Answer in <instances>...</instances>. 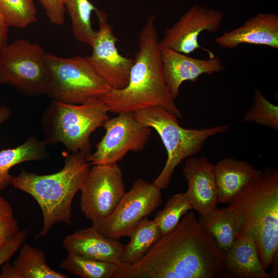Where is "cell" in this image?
Here are the masks:
<instances>
[{
    "label": "cell",
    "mask_w": 278,
    "mask_h": 278,
    "mask_svg": "<svg viewBox=\"0 0 278 278\" xmlns=\"http://www.w3.org/2000/svg\"><path fill=\"white\" fill-rule=\"evenodd\" d=\"M80 190L81 211L86 218L92 221L105 219L125 193L123 171L117 163L93 165Z\"/></svg>",
    "instance_id": "11"
},
{
    "label": "cell",
    "mask_w": 278,
    "mask_h": 278,
    "mask_svg": "<svg viewBox=\"0 0 278 278\" xmlns=\"http://www.w3.org/2000/svg\"><path fill=\"white\" fill-rule=\"evenodd\" d=\"M45 62L49 74L46 94L54 101L74 105L102 101L112 89L86 57L62 58L46 53Z\"/></svg>",
    "instance_id": "7"
},
{
    "label": "cell",
    "mask_w": 278,
    "mask_h": 278,
    "mask_svg": "<svg viewBox=\"0 0 278 278\" xmlns=\"http://www.w3.org/2000/svg\"><path fill=\"white\" fill-rule=\"evenodd\" d=\"M59 266L69 273L83 278H114L118 265L89 259L67 252Z\"/></svg>",
    "instance_id": "25"
},
{
    "label": "cell",
    "mask_w": 278,
    "mask_h": 278,
    "mask_svg": "<svg viewBox=\"0 0 278 278\" xmlns=\"http://www.w3.org/2000/svg\"><path fill=\"white\" fill-rule=\"evenodd\" d=\"M133 114L141 124L156 131L166 148L165 166L153 182L161 190L168 186L175 168L181 162L197 154L209 137L227 131L230 126L185 128L179 125L175 114L160 107L140 110Z\"/></svg>",
    "instance_id": "5"
},
{
    "label": "cell",
    "mask_w": 278,
    "mask_h": 278,
    "mask_svg": "<svg viewBox=\"0 0 278 278\" xmlns=\"http://www.w3.org/2000/svg\"><path fill=\"white\" fill-rule=\"evenodd\" d=\"M183 173L188 185L185 193L193 210L202 215L215 208L218 202L215 165L205 157H190L186 159Z\"/></svg>",
    "instance_id": "15"
},
{
    "label": "cell",
    "mask_w": 278,
    "mask_h": 278,
    "mask_svg": "<svg viewBox=\"0 0 278 278\" xmlns=\"http://www.w3.org/2000/svg\"><path fill=\"white\" fill-rule=\"evenodd\" d=\"M95 12L98 19L99 29L96 31L91 46L92 54L86 58L112 89H122L128 84L134 59L119 54L116 46L118 40L108 23L107 14L98 9Z\"/></svg>",
    "instance_id": "12"
},
{
    "label": "cell",
    "mask_w": 278,
    "mask_h": 278,
    "mask_svg": "<svg viewBox=\"0 0 278 278\" xmlns=\"http://www.w3.org/2000/svg\"><path fill=\"white\" fill-rule=\"evenodd\" d=\"M102 101L74 105L53 100L43 118L47 144L61 143L71 153H91L90 136L109 117Z\"/></svg>",
    "instance_id": "6"
},
{
    "label": "cell",
    "mask_w": 278,
    "mask_h": 278,
    "mask_svg": "<svg viewBox=\"0 0 278 278\" xmlns=\"http://www.w3.org/2000/svg\"><path fill=\"white\" fill-rule=\"evenodd\" d=\"M19 231L18 221L13 216L0 222V250Z\"/></svg>",
    "instance_id": "31"
},
{
    "label": "cell",
    "mask_w": 278,
    "mask_h": 278,
    "mask_svg": "<svg viewBox=\"0 0 278 278\" xmlns=\"http://www.w3.org/2000/svg\"><path fill=\"white\" fill-rule=\"evenodd\" d=\"M64 164L59 171L38 175L22 169L13 177L11 185L32 196L43 215V226L36 239L46 236L57 223L72 224V202L90 169L85 156L64 152Z\"/></svg>",
    "instance_id": "3"
},
{
    "label": "cell",
    "mask_w": 278,
    "mask_h": 278,
    "mask_svg": "<svg viewBox=\"0 0 278 278\" xmlns=\"http://www.w3.org/2000/svg\"><path fill=\"white\" fill-rule=\"evenodd\" d=\"M244 120L278 130V107L268 100L256 89L252 106L245 114Z\"/></svg>",
    "instance_id": "28"
},
{
    "label": "cell",
    "mask_w": 278,
    "mask_h": 278,
    "mask_svg": "<svg viewBox=\"0 0 278 278\" xmlns=\"http://www.w3.org/2000/svg\"><path fill=\"white\" fill-rule=\"evenodd\" d=\"M13 215V210L9 202L0 195V222Z\"/></svg>",
    "instance_id": "32"
},
{
    "label": "cell",
    "mask_w": 278,
    "mask_h": 278,
    "mask_svg": "<svg viewBox=\"0 0 278 278\" xmlns=\"http://www.w3.org/2000/svg\"><path fill=\"white\" fill-rule=\"evenodd\" d=\"M161 236L154 220L144 218L127 236L129 241L123 247L121 265H132L141 260Z\"/></svg>",
    "instance_id": "23"
},
{
    "label": "cell",
    "mask_w": 278,
    "mask_h": 278,
    "mask_svg": "<svg viewBox=\"0 0 278 278\" xmlns=\"http://www.w3.org/2000/svg\"><path fill=\"white\" fill-rule=\"evenodd\" d=\"M242 219V227L255 237L259 257L267 270L278 248V170L262 171L229 204Z\"/></svg>",
    "instance_id": "4"
},
{
    "label": "cell",
    "mask_w": 278,
    "mask_h": 278,
    "mask_svg": "<svg viewBox=\"0 0 278 278\" xmlns=\"http://www.w3.org/2000/svg\"><path fill=\"white\" fill-rule=\"evenodd\" d=\"M219 46L234 49L241 44H254L278 48V15L259 13L240 26L224 32L216 38Z\"/></svg>",
    "instance_id": "16"
},
{
    "label": "cell",
    "mask_w": 278,
    "mask_h": 278,
    "mask_svg": "<svg viewBox=\"0 0 278 278\" xmlns=\"http://www.w3.org/2000/svg\"><path fill=\"white\" fill-rule=\"evenodd\" d=\"M160 48L165 82L175 100L179 95L180 87L183 82L190 81L195 83L201 75L218 73L225 70L218 56L200 59L171 49Z\"/></svg>",
    "instance_id": "14"
},
{
    "label": "cell",
    "mask_w": 278,
    "mask_h": 278,
    "mask_svg": "<svg viewBox=\"0 0 278 278\" xmlns=\"http://www.w3.org/2000/svg\"><path fill=\"white\" fill-rule=\"evenodd\" d=\"M64 3L75 39L91 46L96 33L91 25V14L97 8L89 0H64Z\"/></svg>",
    "instance_id": "24"
},
{
    "label": "cell",
    "mask_w": 278,
    "mask_h": 278,
    "mask_svg": "<svg viewBox=\"0 0 278 278\" xmlns=\"http://www.w3.org/2000/svg\"><path fill=\"white\" fill-rule=\"evenodd\" d=\"M106 120L105 134L96 150L86 157L93 165L117 163L130 152H140L145 147L151 130L141 124L133 112L122 113Z\"/></svg>",
    "instance_id": "10"
},
{
    "label": "cell",
    "mask_w": 278,
    "mask_h": 278,
    "mask_svg": "<svg viewBox=\"0 0 278 278\" xmlns=\"http://www.w3.org/2000/svg\"><path fill=\"white\" fill-rule=\"evenodd\" d=\"M159 42L154 18L151 15L141 31L127 85L120 90L111 89L102 99L109 112H134L160 107L182 117L165 82Z\"/></svg>",
    "instance_id": "2"
},
{
    "label": "cell",
    "mask_w": 278,
    "mask_h": 278,
    "mask_svg": "<svg viewBox=\"0 0 278 278\" xmlns=\"http://www.w3.org/2000/svg\"><path fill=\"white\" fill-rule=\"evenodd\" d=\"M0 15L9 26L25 28L37 21L33 0H0Z\"/></svg>",
    "instance_id": "26"
},
{
    "label": "cell",
    "mask_w": 278,
    "mask_h": 278,
    "mask_svg": "<svg viewBox=\"0 0 278 278\" xmlns=\"http://www.w3.org/2000/svg\"><path fill=\"white\" fill-rule=\"evenodd\" d=\"M2 83H3V82L2 77H1V75H0V84H2Z\"/></svg>",
    "instance_id": "35"
},
{
    "label": "cell",
    "mask_w": 278,
    "mask_h": 278,
    "mask_svg": "<svg viewBox=\"0 0 278 278\" xmlns=\"http://www.w3.org/2000/svg\"><path fill=\"white\" fill-rule=\"evenodd\" d=\"M9 26L0 15V53L8 45V32Z\"/></svg>",
    "instance_id": "33"
},
{
    "label": "cell",
    "mask_w": 278,
    "mask_h": 278,
    "mask_svg": "<svg viewBox=\"0 0 278 278\" xmlns=\"http://www.w3.org/2000/svg\"><path fill=\"white\" fill-rule=\"evenodd\" d=\"M224 255L191 210L141 260L118 266L114 278L222 277Z\"/></svg>",
    "instance_id": "1"
},
{
    "label": "cell",
    "mask_w": 278,
    "mask_h": 278,
    "mask_svg": "<svg viewBox=\"0 0 278 278\" xmlns=\"http://www.w3.org/2000/svg\"><path fill=\"white\" fill-rule=\"evenodd\" d=\"M192 210L193 207L185 193H179L168 200L165 207L157 213L153 220L163 235L174 229L182 217Z\"/></svg>",
    "instance_id": "27"
},
{
    "label": "cell",
    "mask_w": 278,
    "mask_h": 278,
    "mask_svg": "<svg viewBox=\"0 0 278 278\" xmlns=\"http://www.w3.org/2000/svg\"><path fill=\"white\" fill-rule=\"evenodd\" d=\"M27 236L26 230L20 231L0 250V267L22 246Z\"/></svg>",
    "instance_id": "30"
},
{
    "label": "cell",
    "mask_w": 278,
    "mask_h": 278,
    "mask_svg": "<svg viewBox=\"0 0 278 278\" xmlns=\"http://www.w3.org/2000/svg\"><path fill=\"white\" fill-rule=\"evenodd\" d=\"M49 22L56 25H62L65 22L66 12L64 0H38Z\"/></svg>",
    "instance_id": "29"
},
{
    "label": "cell",
    "mask_w": 278,
    "mask_h": 278,
    "mask_svg": "<svg viewBox=\"0 0 278 278\" xmlns=\"http://www.w3.org/2000/svg\"><path fill=\"white\" fill-rule=\"evenodd\" d=\"M63 245L67 252L91 259L121 265L123 245L119 239L105 237L93 226L67 235L63 240Z\"/></svg>",
    "instance_id": "18"
},
{
    "label": "cell",
    "mask_w": 278,
    "mask_h": 278,
    "mask_svg": "<svg viewBox=\"0 0 278 278\" xmlns=\"http://www.w3.org/2000/svg\"><path fill=\"white\" fill-rule=\"evenodd\" d=\"M67 277L48 266L44 251L27 244L22 245L12 264L5 263L0 273V278Z\"/></svg>",
    "instance_id": "20"
},
{
    "label": "cell",
    "mask_w": 278,
    "mask_h": 278,
    "mask_svg": "<svg viewBox=\"0 0 278 278\" xmlns=\"http://www.w3.org/2000/svg\"><path fill=\"white\" fill-rule=\"evenodd\" d=\"M161 189L153 182L137 179L125 192L112 214L107 218L92 221V225L105 237L119 239L144 218L151 214L162 203Z\"/></svg>",
    "instance_id": "9"
},
{
    "label": "cell",
    "mask_w": 278,
    "mask_h": 278,
    "mask_svg": "<svg viewBox=\"0 0 278 278\" xmlns=\"http://www.w3.org/2000/svg\"><path fill=\"white\" fill-rule=\"evenodd\" d=\"M223 19L221 11L195 5L165 30L159 42V46L188 55L198 49H202L210 54V58L214 57L212 51L200 45L199 37L204 31L212 33L218 31Z\"/></svg>",
    "instance_id": "13"
},
{
    "label": "cell",
    "mask_w": 278,
    "mask_h": 278,
    "mask_svg": "<svg viewBox=\"0 0 278 278\" xmlns=\"http://www.w3.org/2000/svg\"><path fill=\"white\" fill-rule=\"evenodd\" d=\"M46 53L38 44L18 39L0 53V75L9 84L31 96L46 94L49 74Z\"/></svg>",
    "instance_id": "8"
},
{
    "label": "cell",
    "mask_w": 278,
    "mask_h": 278,
    "mask_svg": "<svg viewBox=\"0 0 278 278\" xmlns=\"http://www.w3.org/2000/svg\"><path fill=\"white\" fill-rule=\"evenodd\" d=\"M262 170L248 162L226 158L215 165V177L218 203L229 204Z\"/></svg>",
    "instance_id": "19"
},
{
    "label": "cell",
    "mask_w": 278,
    "mask_h": 278,
    "mask_svg": "<svg viewBox=\"0 0 278 278\" xmlns=\"http://www.w3.org/2000/svg\"><path fill=\"white\" fill-rule=\"evenodd\" d=\"M225 276L237 278H269L261 262L253 232L243 227L232 247L225 252Z\"/></svg>",
    "instance_id": "17"
},
{
    "label": "cell",
    "mask_w": 278,
    "mask_h": 278,
    "mask_svg": "<svg viewBox=\"0 0 278 278\" xmlns=\"http://www.w3.org/2000/svg\"><path fill=\"white\" fill-rule=\"evenodd\" d=\"M11 114L10 110L7 107L0 106V125L7 120Z\"/></svg>",
    "instance_id": "34"
},
{
    "label": "cell",
    "mask_w": 278,
    "mask_h": 278,
    "mask_svg": "<svg viewBox=\"0 0 278 278\" xmlns=\"http://www.w3.org/2000/svg\"><path fill=\"white\" fill-rule=\"evenodd\" d=\"M201 228L216 241L218 247L225 252L234 243L242 225V219L229 206L200 215L198 219Z\"/></svg>",
    "instance_id": "21"
},
{
    "label": "cell",
    "mask_w": 278,
    "mask_h": 278,
    "mask_svg": "<svg viewBox=\"0 0 278 278\" xmlns=\"http://www.w3.org/2000/svg\"><path fill=\"white\" fill-rule=\"evenodd\" d=\"M45 141H39L34 136L28 138L20 145L0 151V191L10 184L13 176L9 170L13 166L28 161H40L47 157Z\"/></svg>",
    "instance_id": "22"
}]
</instances>
